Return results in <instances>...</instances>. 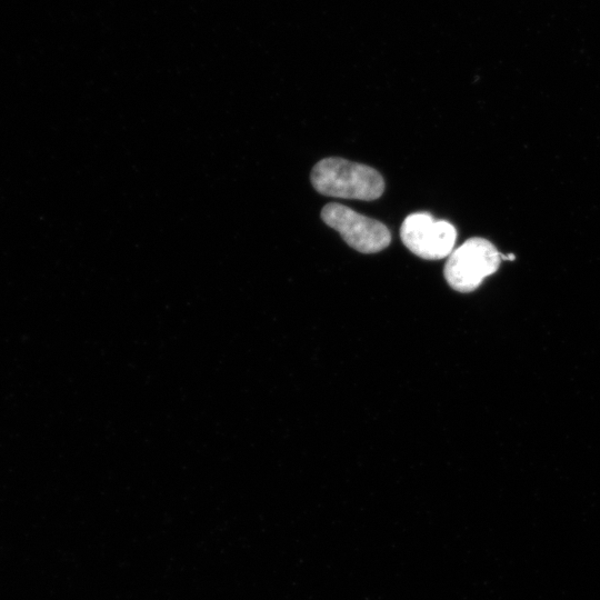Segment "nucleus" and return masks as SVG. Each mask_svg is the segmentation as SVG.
<instances>
[{
  "label": "nucleus",
  "instance_id": "1",
  "mask_svg": "<svg viewBox=\"0 0 600 600\" xmlns=\"http://www.w3.org/2000/svg\"><path fill=\"white\" fill-rule=\"evenodd\" d=\"M310 180L316 191L334 198L376 200L384 191V180L376 169L342 158L317 162Z\"/></svg>",
  "mask_w": 600,
  "mask_h": 600
},
{
  "label": "nucleus",
  "instance_id": "2",
  "mask_svg": "<svg viewBox=\"0 0 600 600\" xmlns=\"http://www.w3.org/2000/svg\"><path fill=\"white\" fill-rule=\"evenodd\" d=\"M501 260L502 254L492 242L473 237L449 254L443 276L452 289L471 292L498 270Z\"/></svg>",
  "mask_w": 600,
  "mask_h": 600
},
{
  "label": "nucleus",
  "instance_id": "3",
  "mask_svg": "<svg viewBox=\"0 0 600 600\" xmlns=\"http://www.w3.org/2000/svg\"><path fill=\"white\" fill-rule=\"evenodd\" d=\"M321 219L338 231L348 246L362 253H374L391 242L389 229L382 222L360 214L347 206L331 202L321 210Z\"/></svg>",
  "mask_w": 600,
  "mask_h": 600
},
{
  "label": "nucleus",
  "instance_id": "4",
  "mask_svg": "<svg viewBox=\"0 0 600 600\" xmlns=\"http://www.w3.org/2000/svg\"><path fill=\"white\" fill-rule=\"evenodd\" d=\"M400 238L416 256L426 260H439L452 252L457 230L448 221L436 220L427 212H417L403 220Z\"/></svg>",
  "mask_w": 600,
  "mask_h": 600
}]
</instances>
